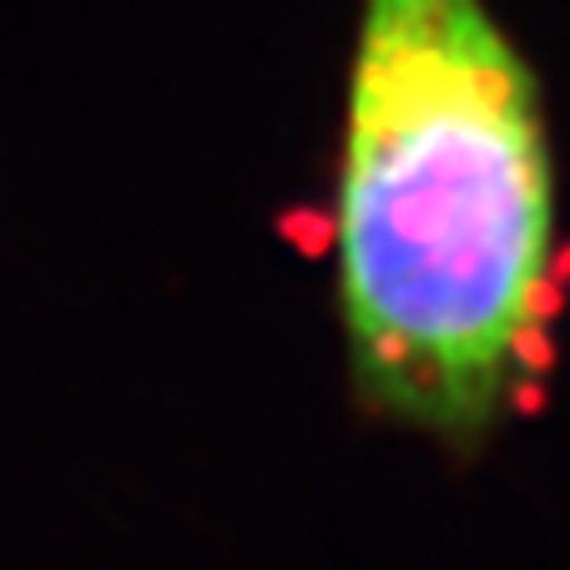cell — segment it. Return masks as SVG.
<instances>
[{
    "instance_id": "1",
    "label": "cell",
    "mask_w": 570,
    "mask_h": 570,
    "mask_svg": "<svg viewBox=\"0 0 570 570\" xmlns=\"http://www.w3.org/2000/svg\"><path fill=\"white\" fill-rule=\"evenodd\" d=\"M556 237L540 81L490 0H364L334 263L358 389L434 434L495 420Z\"/></svg>"
}]
</instances>
